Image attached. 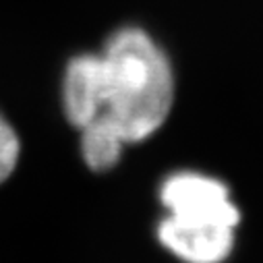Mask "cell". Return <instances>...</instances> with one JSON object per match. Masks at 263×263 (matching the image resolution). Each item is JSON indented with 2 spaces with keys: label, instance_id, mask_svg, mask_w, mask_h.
I'll list each match as a JSON object with an SVG mask.
<instances>
[{
  "label": "cell",
  "instance_id": "4",
  "mask_svg": "<svg viewBox=\"0 0 263 263\" xmlns=\"http://www.w3.org/2000/svg\"><path fill=\"white\" fill-rule=\"evenodd\" d=\"M21 156V143L15 128L0 114V184H3L17 168Z\"/></svg>",
  "mask_w": 263,
  "mask_h": 263
},
{
  "label": "cell",
  "instance_id": "2",
  "mask_svg": "<svg viewBox=\"0 0 263 263\" xmlns=\"http://www.w3.org/2000/svg\"><path fill=\"white\" fill-rule=\"evenodd\" d=\"M160 201L170 218L184 222H218L238 226L240 212L228 186L201 172H174L160 186Z\"/></svg>",
  "mask_w": 263,
  "mask_h": 263
},
{
  "label": "cell",
  "instance_id": "1",
  "mask_svg": "<svg viewBox=\"0 0 263 263\" xmlns=\"http://www.w3.org/2000/svg\"><path fill=\"white\" fill-rule=\"evenodd\" d=\"M172 104L170 60L139 27L114 31L100 52L77 54L64 69L62 110L93 172L114 168L126 145L160 130Z\"/></svg>",
  "mask_w": 263,
  "mask_h": 263
},
{
  "label": "cell",
  "instance_id": "3",
  "mask_svg": "<svg viewBox=\"0 0 263 263\" xmlns=\"http://www.w3.org/2000/svg\"><path fill=\"white\" fill-rule=\"evenodd\" d=\"M234 226L184 222L166 216L158 226L162 247L184 263H222L234 249Z\"/></svg>",
  "mask_w": 263,
  "mask_h": 263
}]
</instances>
